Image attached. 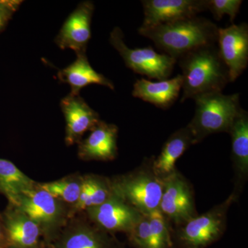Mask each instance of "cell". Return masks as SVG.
Listing matches in <instances>:
<instances>
[{
    "mask_svg": "<svg viewBox=\"0 0 248 248\" xmlns=\"http://www.w3.org/2000/svg\"><path fill=\"white\" fill-rule=\"evenodd\" d=\"M218 30L210 19L197 16L154 27H140L138 31L153 41L162 53L177 61L195 49L216 45Z\"/></svg>",
    "mask_w": 248,
    "mask_h": 248,
    "instance_id": "cell-1",
    "label": "cell"
},
{
    "mask_svg": "<svg viewBox=\"0 0 248 248\" xmlns=\"http://www.w3.org/2000/svg\"><path fill=\"white\" fill-rule=\"evenodd\" d=\"M177 62L182 71V103L202 94L222 92L231 82L228 68L216 45L195 49Z\"/></svg>",
    "mask_w": 248,
    "mask_h": 248,
    "instance_id": "cell-2",
    "label": "cell"
},
{
    "mask_svg": "<svg viewBox=\"0 0 248 248\" xmlns=\"http://www.w3.org/2000/svg\"><path fill=\"white\" fill-rule=\"evenodd\" d=\"M194 100L195 116L187 125L194 144L202 141L211 134L228 133L235 117L241 109L239 93H208L195 97Z\"/></svg>",
    "mask_w": 248,
    "mask_h": 248,
    "instance_id": "cell-3",
    "label": "cell"
},
{
    "mask_svg": "<svg viewBox=\"0 0 248 248\" xmlns=\"http://www.w3.org/2000/svg\"><path fill=\"white\" fill-rule=\"evenodd\" d=\"M110 42L121 55L125 66L135 73L158 81L169 79L177 63L175 59L157 53L151 46L130 48L124 42L123 32L115 27L110 32Z\"/></svg>",
    "mask_w": 248,
    "mask_h": 248,
    "instance_id": "cell-4",
    "label": "cell"
},
{
    "mask_svg": "<svg viewBox=\"0 0 248 248\" xmlns=\"http://www.w3.org/2000/svg\"><path fill=\"white\" fill-rule=\"evenodd\" d=\"M164 182L155 174L140 173L124 179L114 187L119 197L142 215L159 209Z\"/></svg>",
    "mask_w": 248,
    "mask_h": 248,
    "instance_id": "cell-5",
    "label": "cell"
},
{
    "mask_svg": "<svg viewBox=\"0 0 248 248\" xmlns=\"http://www.w3.org/2000/svg\"><path fill=\"white\" fill-rule=\"evenodd\" d=\"M217 42L231 82L242 75L248 64V26L246 23L218 28Z\"/></svg>",
    "mask_w": 248,
    "mask_h": 248,
    "instance_id": "cell-6",
    "label": "cell"
},
{
    "mask_svg": "<svg viewBox=\"0 0 248 248\" xmlns=\"http://www.w3.org/2000/svg\"><path fill=\"white\" fill-rule=\"evenodd\" d=\"M143 18L142 27L195 17L207 11V0H143Z\"/></svg>",
    "mask_w": 248,
    "mask_h": 248,
    "instance_id": "cell-7",
    "label": "cell"
},
{
    "mask_svg": "<svg viewBox=\"0 0 248 248\" xmlns=\"http://www.w3.org/2000/svg\"><path fill=\"white\" fill-rule=\"evenodd\" d=\"M94 9L92 1H83L68 16L55 39V43L60 48L71 49L76 54L86 53L91 38Z\"/></svg>",
    "mask_w": 248,
    "mask_h": 248,
    "instance_id": "cell-8",
    "label": "cell"
},
{
    "mask_svg": "<svg viewBox=\"0 0 248 248\" xmlns=\"http://www.w3.org/2000/svg\"><path fill=\"white\" fill-rule=\"evenodd\" d=\"M229 202L186 221L181 232L182 241L191 248H203L215 241L223 230Z\"/></svg>",
    "mask_w": 248,
    "mask_h": 248,
    "instance_id": "cell-9",
    "label": "cell"
},
{
    "mask_svg": "<svg viewBox=\"0 0 248 248\" xmlns=\"http://www.w3.org/2000/svg\"><path fill=\"white\" fill-rule=\"evenodd\" d=\"M162 180L164 187L159 206L161 213L177 222L193 218V202L185 181L175 172Z\"/></svg>",
    "mask_w": 248,
    "mask_h": 248,
    "instance_id": "cell-10",
    "label": "cell"
},
{
    "mask_svg": "<svg viewBox=\"0 0 248 248\" xmlns=\"http://www.w3.org/2000/svg\"><path fill=\"white\" fill-rule=\"evenodd\" d=\"M87 210L93 221L110 231L130 232L142 216L136 209L113 195L101 205Z\"/></svg>",
    "mask_w": 248,
    "mask_h": 248,
    "instance_id": "cell-11",
    "label": "cell"
},
{
    "mask_svg": "<svg viewBox=\"0 0 248 248\" xmlns=\"http://www.w3.org/2000/svg\"><path fill=\"white\" fill-rule=\"evenodd\" d=\"M61 108L66 122L67 144L78 141L84 133L92 130L100 122L97 112L79 94L70 93L62 99Z\"/></svg>",
    "mask_w": 248,
    "mask_h": 248,
    "instance_id": "cell-12",
    "label": "cell"
},
{
    "mask_svg": "<svg viewBox=\"0 0 248 248\" xmlns=\"http://www.w3.org/2000/svg\"><path fill=\"white\" fill-rule=\"evenodd\" d=\"M182 84V75L157 81L141 78L134 84L133 96L159 108L169 109L179 98Z\"/></svg>",
    "mask_w": 248,
    "mask_h": 248,
    "instance_id": "cell-13",
    "label": "cell"
},
{
    "mask_svg": "<svg viewBox=\"0 0 248 248\" xmlns=\"http://www.w3.org/2000/svg\"><path fill=\"white\" fill-rule=\"evenodd\" d=\"M117 131L118 129L113 124L100 121L81 143L80 155L85 159H113L117 153Z\"/></svg>",
    "mask_w": 248,
    "mask_h": 248,
    "instance_id": "cell-14",
    "label": "cell"
},
{
    "mask_svg": "<svg viewBox=\"0 0 248 248\" xmlns=\"http://www.w3.org/2000/svg\"><path fill=\"white\" fill-rule=\"evenodd\" d=\"M60 81L71 86V94H79L83 88L91 84H99L115 89L113 83L101 73L94 71L90 64L86 53L77 54L76 61L58 72Z\"/></svg>",
    "mask_w": 248,
    "mask_h": 248,
    "instance_id": "cell-15",
    "label": "cell"
},
{
    "mask_svg": "<svg viewBox=\"0 0 248 248\" xmlns=\"http://www.w3.org/2000/svg\"><path fill=\"white\" fill-rule=\"evenodd\" d=\"M194 144L193 139L187 126L177 130L165 143L161 153L153 162V172L164 179L175 170V164L187 148Z\"/></svg>",
    "mask_w": 248,
    "mask_h": 248,
    "instance_id": "cell-16",
    "label": "cell"
},
{
    "mask_svg": "<svg viewBox=\"0 0 248 248\" xmlns=\"http://www.w3.org/2000/svg\"><path fill=\"white\" fill-rule=\"evenodd\" d=\"M17 208L32 221L44 224L55 221L60 212L56 199L40 187L26 192Z\"/></svg>",
    "mask_w": 248,
    "mask_h": 248,
    "instance_id": "cell-17",
    "label": "cell"
},
{
    "mask_svg": "<svg viewBox=\"0 0 248 248\" xmlns=\"http://www.w3.org/2000/svg\"><path fill=\"white\" fill-rule=\"evenodd\" d=\"M4 226L6 239L14 246L30 248L37 244L40 236L38 223L19 210L18 213H10L6 215Z\"/></svg>",
    "mask_w": 248,
    "mask_h": 248,
    "instance_id": "cell-18",
    "label": "cell"
},
{
    "mask_svg": "<svg viewBox=\"0 0 248 248\" xmlns=\"http://www.w3.org/2000/svg\"><path fill=\"white\" fill-rule=\"evenodd\" d=\"M34 182L8 160L0 159V193L17 208L22 196L34 188Z\"/></svg>",
    "mask_w": 248,
    "mask_h": 248,
    "instance_id": "cell-19",
    "label": "cell"
},
{
    "mask_svg": "<svg viewBox=\"0 0 248 248\" xmlns=\"http://www.w3.org/2000/svg\"><path fill=\"white\" fill-rule=\"evenodd\" d=\"M228 133L232 139V154L239 172L246 174L248 170V114L241 108L232 124Z\"/></svg>",
    "mask_w": 248,
    "mask_h": 248,
    "instance_id": "cell-20",
    "label": "cell"
},
{
    "mask_svg": "<svg viewBox=\"0 0 248 248\" xmlns=\"http://www.w3.org/2000/svg\"><path fill=\"white\" fill-rule=\"evenodd\" d=\"M147 217L149 223L151 248H169L171 241L164 215L157 209Z\"/></svg>",
    "mask_w": 248,
    "mask_h": 248,
    "instance_id": "cell-21",
    "label": "cell"
},
{
    "mask_svg": "<svg viewBox=\"0 0 248 248\" xmlns=\"http://www.w3.org/2000/svg\"><path fill=\"white\" fill-rule=\"evenodd\" d=\"M81 184L71 180L57 181L40 186V188L46 191L55 199H59L74 203L79 199Z\"/></svg>",
    "mask_w": 248,
    "mask_h": 248,
    "instance_id": "cell-22",
    "label": "cell"
},
{
    "mask_svg": "<svg viewBox=\"0 0 248 248\" xmlns=\"http://www.w3.org/2000/svg\"><path fill=\"white\" fill-rule=\"evenodd\" d=\"M241 0H207V11H210L214 18L220 21L227 15L233 22L242 4Z\"/></svg>",
    "mask_w": 248,
    "mask_h": 248,
    "instance_id": "cell-23",
    "label": "cell"
},
{
    "mask_svg": "<svg viewBox=\"0 0 248 248\" xmlns=\"http://www.w3.org/2000/svg\"><path fill=\"white\" fill-rule=\"evenodd\" d=\"M63 248H104V246L99 236L93 232L80 230L68 236Z\"/></svg>",
    "mask_w": 248,
    "mask_h": 248,
    "instance_id": "cell-24",
    "label": "cell"
},
{
    "mask_svg": "<svg viewBox=\"0 0 248 248\" xmlns=\"http://www.w3.org/2000/svg\"><path fill=\"white\" fill-rule=\"evenodd\" d=\"M88 179L89 183V195L86 209L101 205L112 197L110 190L105 184L97 179L91 178Z\"/></svg>",
    "mask_w": 248,
    "mask_h": 248,
    "instance_id": "cell-25",
    "label": "cell"
},
{
    "mask_svg": "<svg viewBox=\"0 0 248 248\" xmlns=\"http://www.w3.org/2000/svg\"><path fill=\"white\" fill-rule=\"evenodd\" d=\"M133 242L140 248H151V235L147 215H142L140 221L129 232Z\"/></svg>",
    "mask_w": 248,
    "mask_h": 248,
    "instance_id": "cell-26",
    "label": "cell"
},
{
    "mask_svg": "<svg viewBox=\"0 0 248 248\" xmlns=\"http://www.w3.org/2000/svg\"><path fill=\"white\" fill-rule=\"evenodd\" d=\"M22 2L17 0H0V32L4 30Z\"/></svg>",
    "mask_w": 248,
    "mask_h": 248,
    "instance_id": "cell-27",
    "label": "cell"
},
{
    "mask_svg": "<svg viewBox=\"0 0 248 248\" xmlns=\"http://www.w3.org/2000/svg\"><path fill=\"white\" fill-rule=\"evenodd\" d=\"M5 236H6V232H5L4 226L1 224L0 222V248L2 246L3 241H4Z\"/></svg>",
    "mask_w": 248,
    "mask_h": 248,
    "instance_id": "cell-28",
    "label": "cell"
}]
</instances>
